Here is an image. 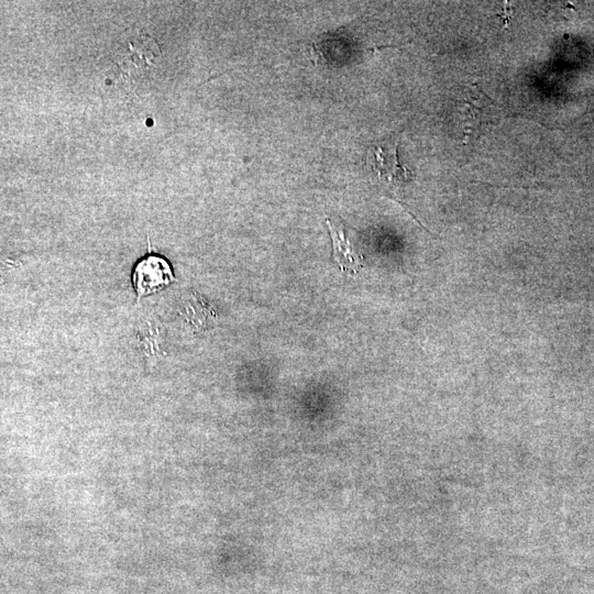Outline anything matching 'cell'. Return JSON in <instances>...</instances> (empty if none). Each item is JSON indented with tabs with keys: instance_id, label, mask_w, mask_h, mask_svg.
Instances as JSON below:
<instances>
[{
	"instance_id": "3957f363",
	"label": "cell",
	"mask_w": 594,
	"mask_h": 594,
	"mask_svg": "<svg viewBox=\"0 0 594 594\" xmlns=\"http://www.w3.org/2000/svg\"><path fill=\"white\" fill-rule=\"evenodd\" d=\"M463 105L464 135L470 136L487 123L498 120L499 108L484 92L475 86L469 90L462 99Z\"/></svg>"
},
{
	"instance_id": "277c9868",
	"label": "cell",
	"mask_w": 594,
	"mask_h": 594,
	"mask_svg": "<svg viewBox=\"0 0 594 594\" xmlns=\"http://www.w3.org/2000/svg\"><path fill=\"white\" fill-rule=\"evenodd\" d=\"M327 224L333 244L334 261L338 263L341 272L356 275L360 268L363 267L361 263L363 257L352 249L350 240L345 238L341 228L334 227L329 219H327Z\"/></svg>"
},
{
	"instance_id": "7a4b0ae2",
	"label": "cell",
	"mask_w": 594,
	"mask_h": 594,
	"mask_svg": "<svg viewBox=\"0 0 594 594\" xmlns=\"http://www.w3.org/2000/svg\"><path fill=\"white\" fill-rule=\"evenodd\" d=\"M398 142L381 143L370 147L366 162L381 178L392 184H403L411 178V173L399 164L397 157Z\"/></svg>"
},
{
	"instance_id": "6da1fadb",
	"label": "cell",
	"mask_w": 594,
	"mask_h": 594,
	"mask_svg": "<svg viewBox=\"0 0 594 594\" xmlns=\"http://www.w3.org/2000/svg\"><path fill=\"white\" fill-rule=\"evenodd\" d=\"M174 280L168 260L157 253H148L133 266L132 284L139 298L156 293Z\"/></svg>"
}]
</instances>
